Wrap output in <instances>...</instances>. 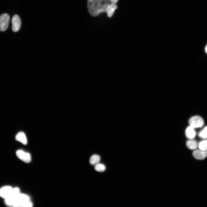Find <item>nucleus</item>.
<instances>
[{"label": "nucleus", "instance_id": "nucleus-11", "mask_svg": "<svg viewBox=\"0 0 207 207\" xmlns=\"http://www.w3.org/2000/svg\"><path fill=\"white\" fill-rule=\"evenodd\" d=\"M117 8V6L115 4L111 3L108 6L106 12L108 16L111 18L115 10Z\"/></svg>", "mask_w": 207, "mask_h": 207}, {"label": "nucleus", "instance_id": "nucleus-17", "mask_svg": "<svg viewBox=\"0 0 207 207\" xmlns=\"http://www.w3.org/2000/svg\"><path fill=\"white\" fill-rule=\"evenodd\" d=\"M109 1L111 3L115 4L118 2V0H109Z\"/></svg>", "mask_w": 207, "mask_h": 207}, {"label": "nucleus", "instance_id": "nucleus-10", "mask_svg": "<svg viewBox=\"0 0 207 207\" xmlns=\"http://www.w3.org/2000/svg\"><path fill=\"white\" fill-rule=\"evenodd\" d=\"M185 134L187 138L191 139L195 137L196 133L194 128L190 126L186 129Z\"/></svg>", "mask_w": 207, "mask_h": 207}, {"label": "nucleus", "instance_id": "nucleus-13", "mask_svg": "<svg viewBox=\"0 0 207 207\" xmlns=\"http://www.w3.org/2000/svg\"><path fill=\"white\" fill-rule=\"evenodd\" d=\"M100 160V157L98 155L94 154L92 156L90 159V163L92 165H95L98 164Z\"/></svg>", "mask_w": 207, "mask_h": 207}, {"label": "nucleus", "instance_id": "nucleus-14", "mask_svg": "<svg viewBox=\"0 0 207 207\" xmlns=\"http://www.w3.org/2000/svg\"><path fill=\"white\" fill-rule=\"evenodd\" d=\"M198 147L199 149L207 151V139L200 142L198 144Z\"/></svg>", "mask_w": 207, "mask_h": 207}, {"label": "nucleus", "instance_id": "nucleus-12", "mask_svg": "<svg viewBox=\"0 0 207 207\" xmlns=\"http://www.w3.org/2000/svg\"><path fill=\"white\" fill-rule=\"evenodd\" d=\"M186 144L187 147L191 150L195 149L198 145L197 142L193 139L188 140L187 141Z\"/></svg>", "mask_w": 207, "mask_h": 207}, {"label": "nucleus", "instance_id": "nucleus-2", "mask_svg": "<svg viewBox=\"0 0 207 207\" xmlns=\"http://www.w3.org/2000/svg\"><path fill=\"white\" fill-rule=\"evenodd\" d=\"M32 205L28 196L20 193L15 198L12 206L30 207Z\"/></svg>", "mask_w": 207, "mask_h": 207}, {"label": "nucleus", "instance_id": "nucleus-16", "mask_svg": "<svg viewBox=\"0 0 207 207\" xmlns=\"http://www.w3.org/2000/svg\"><path fill=\"white\" fill-rule=\"evenodd\" d=\"M199 136L202 138H207V126L205 127L204 129L199 133Z\"/></svg>", "mask_w": 207, "mask_h": 207}, {"label": "nucleus", "instance_id": "nucleus-4", "mask_svg": "<svg viewBox=\"0 0 207 207\" xmlns=\"http://www.w3.org/2000/svg\"><path fill=\"white\" fill-rule=\"evenodd\" d=\"M10 20V17L7 14L0 16V31H4L7 28Z\"/></svg>", "mask_w": 207, "mask_h": 207}, {"label": "nucleus", "instance_id": "nucleus-1", "mask_svg": "<svg viewBox=\"0 0 207 207\" xmlns=\"http://www.w3.org/2000/svg\"><path fill=\"white\" fill-rule=\"evenodd\" d=\"M87 2L88 12L93 17L97 16L101 13L106 12L110 4L109 0H87Z\"/></svg>", "mask_w": 207, "mask_h": 207}, {"label": "nucleus", "instance_id": "nucleus-15", "mask_svg": "<svg viewBox=\"0 0 207 207\" xmlns=\"http://www.w3.org/2000/svg\"><path fill=\"white\" fill-rule=\"evenodd\" d=\"M95 169L97 171L103 172L105 170L106 167L103 164L98 163L95 165Z\"/></svg>", "mask_w": 207, "mask_h": 207}, {"label": "nucleus", "instance_id": "nucleus-8", "mask_svg": "<svg viewBox=\"0 0 207 207\" xmlns=\"http://www.w3.org/2000/svg\"><path fill=\"white\" fill-rule=\"evenodd\" d=\"M193 156L198 160H203L207 156V151L200 149L194 150L193 153Z\"/></svg>", "mask_w": 207, "mask_h": 207}, {"label": "nucleus", "instance_id": "nucleus-7", "mask_svg": "<svg viewBox=\"0 0 207 207\" xmlns=\"http://www.w3.org/2000/svg\"><path fill=\"white\" fill-rule=\"evenodd\" d=\"M13 188L9 186L2 187L0 189V196L5 199L9 197L11 195Z\"/></svg>", "mask_w": 207, "mask_h": 207}, {"label": "nucleus", "instance_id": "nucleus-9", "mask_svg": "<svg viewBox=\"0 0 207 207\" xmlns=\"http://www.w3.org/2000/svg\"><path fill=\"white\" fill-rule=\"evenodd\" d=\"M16 140L24 145H26L27 143V140L25 133L22 132L18 133L15 137Z\"/></svg>", "mask_w": 207, "mask_h": 207}, {"label": "nucleus", "instance_id": "nucleus-18", "mask_svg": "<svg viewBox=\"0 0 207 207\" xmlns=\"http://www.w3.org/2000/svg\"><path fill=\"white\" fill-rule=\"evenodd\" d=\"M205 51L206 53H207V45H206L205 48Z\"/></svg>", "mask_w": 207, "mask_h": 207}, {"label": "nucleus", "instance_id": "nucleus-6", "mask_svg": "<svg viewBox=\"0 0 207 207\" xmlns=\"http://www.w3.org/2000/svg\"><path fill=\"white\" fill-rule=\"evenodd\" d=\"M12 30L14 32L18 31L21 27V22L19 16L17 15H14L12 20Z\"/></svg>", "mask_w": 207, "mask_h": 207}, {"label": "nucleus", "instance_id": "nucleus-5", "mask_svg": "<svg viewBox=\"0 0 207 207\" xmlns=\"http://www.w3.org/2000/svg\"><path fill=\"white\" fill-rule=\"evenodd\" d=\"M16 155L19 159L24 162L28 163L31 161V157L30 154L29 153L25 152L22 150H19L17 151Z\"/></svg>", "mask_w": 207, "mask_h": 207}, {"label": "nucleus", "instance_id": "nucleus-3", "mask_svg": "<svg viewBox=\"0 0 207 207\" xmlns=\"http://www.w3.org/2000/svg\"><path fill=\"white\" fill-rule=\"evenodd\" d=\"M189 123L190 126L194 129L202 127L204 124V121L201 117L196 116L189 119Z\"/></svg>", "mask_w": 207, "mask_h": 207}]
</instances>
